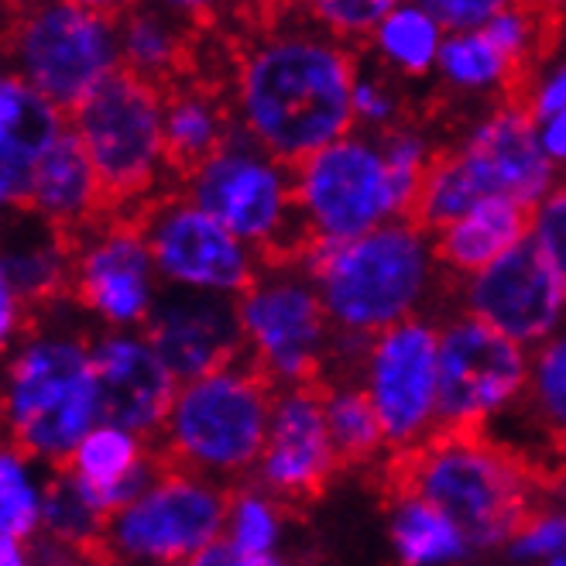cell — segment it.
Returning <instances> with one entry per match:
<instances>
[{
  "label": "cell",
  "mask_w": 566,
  "mask_h": 566,
  "mask_svg": "<svg viewBox=\"0 0 566 566\" xmlns=\"http://www.w3.org/2000/svg\"><path fill=\"white\" fill-rule=\"evenodd\" d=\"M388 539L398 566H450L474 553L440 509L409 491H391Z\"/></svg>",
  "instance_id": "cell-24"
},
{
  "label": "cell",
  "mask_w": 566,
  "mask_h": 566,
  "mask_svg": "<svg viewBox=\"0 0 566 566\" xmlns=\"http://www.w3.org/2000/svg\"><path fill=\"white\" fill-rule=\"evenodd\" d=\"M463 313L518 347H539L566 319V285L528 238L463 282Z\"/></svg>",
  "instance_id": "cell-15"
},
{
  "label": "cell",
  "mask_w": 566,
  "mask_h": 566,
  "mask_svg": "<svg viewBox=\"0 0 566 566\" xmlns=\"http://www.w3.org/2000/svg\"><path fill=\"white\" fill-rule=\"evenodd\" d=\"M96 381L99 426L124 429L130 437H155L165 429L179 395V381L165 368L145 333H111L90 347Z\"/></svg>",
  "instance_id": "cell-18"
},
{
  "label": "cell",
  "mask_w": 566,
  "mask_h": 566,
  "mask_svg": "<svg viewBox=\"0 0 566 566\" xmlns=\"http://www.w3.org/2000/svg\"><path fill=\"white\" fill-rule=\"evenodd\" d=\"M0 49L18 70V80L65 117L124 65L120 18L93 4L28 8L8 21Z\"/></svg>",
  "instance_id": "cell-7"
},
{
  "label": "cell",
  "mask_w": 566,
  "mask_h": 566,
  "mask_svg": "<svg viewBox=\"0 0 566 566\" xmlns=\"http://www.w3.org/2000/svg\"><path fill=\"white\" fill-rule=\"evenodd\" d=\"M145 340L179 385L223 371L248 357L238 298L213 292L172 289L158 295L145 323Z\"/></svg>",
  "instance_id": "cell-16"
},
{
  "label": "cell",
  "mask_w": 566,
  "mask_h": 566,
  "mask_svg": "<svg viewBox=\"0 0 566 566\" xmlns=\"http://www.w3.org/2000/svg\"><path fill=\"white\" fill-rule=\"evenodd\" d=\"M337 333L371 340L419 316L437 282L429 234L409 220H391L347 244L313 241L298 258Z\"/></svg>",
  "instance_id": "cell-3"
},
{
  "label": "cell",
  "mask_w": 566,
  "mask_h": 566,
  "mask_svg": "<svg viewBox=\"0 0 566 566\" xmlns=\"http://www.w3.org/2000/svg\"><path fill=\"white\" fill-rule=\"evenodd\" d=\"M357 62L310 18L279 24L244 45L234 73V114L244 135L289 169L347 138Z\"/></svg>",
  "instance_id": "cell-1"
},
{
  "label": "cell",
  "mask_w": 566,
  "mask_h": 566,
  "mask_svg": "<svg viewBox=\"0 0 566 566\" xmlns=\"http://www.w3.org/2000/svg\"><path fill=\"white\" fill-rule=\"evenodd\" d=\"M70 127L62 111H55L42 93L18 76H0V158L35 165Z\"/></svg>",
  "instance_id": "cell-25"
},
{
  "label": "cell",
  "mask_w": 566,
  "mask_h": 566,
  "mask_svg": "<svg viewBox=\"0 0 566 566\" xmlns=\"http://www.w3.org/2000/svg\"><path fill=\"white\" fill-rule=\"evenodd\" d=\"M282 532L285 512L272 494H264L261 488H244L230 494L223 539L234 549L248 556H275L282 546Z\"/></svg>",
  "instance_id": "cell-32"
},
{
  "label": "cell",
  "mask_w": 566,
  "mask_h": 566,
  "mask_svg": "<svg viewBox=\"0 0 566 566\" xmlns=\"http://www.w3.org/2000/svg\"><path fill=\"white\" fill-rule=\"evenodd\" d=\"M227 512L230 491L169 463L138 502L107 518L90 556L107 566H182L223 539Z\"/></svg>",
  "instance_id": "cell-9"
},
{
  "label": "cell",
  "mask_w": 566,
  "mask_h": 566,
  "mask_svg": "<svg viewBox=\"0 0 566 566\" xmlns=\"http://www.w3.org/2000/svg\"><path fill=\"white\" fill-rule=\"evenodd\" d=\"M0 419L14 450L70 468L99 426L90 350L73 337L28 340L0 381Z\"/></svg>",
  "instance_id": "cell-5"
},
{
  "label": "cell",
  "mask_w": 566,
  "mask_h": 566,
  "mask_svg": "<svg viewBox=\"0 0 566 566\" xmlns=\"http://www.w3.org/2000/svg\"><path fill=\"white\" fill-rule=\"evenodd\" d=\"M42 525H49L55 539L76 543L90 553L99 543V536H104L107 518L90 502L80 478L70 468H62V474L52 478L49 488L42 491Z\"/></svg>",
  "instance_id": "cell-31"
},
{
  "label": "cell",
  "mask_w": 566,
  "mask_h": 566,
  "mask_svg": "<svg viewBox=\"0 0 566 566\" xmlns=\"http://www.w3.org/2000/svg\"><path fill=\"white\" fill-rule=\"evenodd\" d=\"M86 148L107 210L142 199L165 165V90L120 70L65 117Z\"/></svg>",
  "instance_id": "cell-8"
},
{
  "label": "cell",
  "mask_w": 566,
  "mask_h": 566,
  "mask_svg": "<svg viewBox=\"0 0 566 566\" xmlns=\"http://www.w3.org/2000/svg\"><path fill=\"white\" fill-rule=\"evenodd\" d=\"M292 179L298 213L313 241L347 244L391 220H409V203L375 130H350L347 138L295 165Z\"/></svg>",
  "instance_id": "cell-10"
},
{
  "label": "cell",
  "mask_w": 566,
  "mask_h": 566,
  "mask_svg": "<svg viewBox=\"0 0 566 566\" xmlns=\"http://www.w3.org/2000/svg\"><path fill=\"white\" fill-rule=\"evenodd\" d=\"M155 272L189 292L241 298L261 275V258L186 196H169L135 220Z\"/></svg>",
  "instance_id": "cell-14"
},
{
  "label": "cell",
  "mask_w": 566,
  "mask_h": 566,
  "mask_svg": "<svg viewBox=\"0 0 566 566\" xmlns=\"http://www.w3.org/2000/svg\"><path fill=\"white\" fill-rule=\"evenodd\" d=\"M528 354L471 313L440 326V416L437 432H484L525 395Z\"/></svg>",
  "instance_id": "cell-12"
},
{
  "label": "cell",
  "mask_w": 566,
  "mask_h": 566,
  "mask_svg": "<svg viewBox=\"0 0 566 566\" xmlns=\"http://www.w3.org/2000/svg\"><path fill=\"white\" fill-rule=\"evenodd\" d=\"M443 28L422 4H395L371 35L375 52L406 76H426L440 59Z\"/></svg>",
  "instance_id": "cell-29"
},
{
  "label": "cell",
  "mask_w": 566,
  "mask_h": 566,
  "mask_svg": "<svg viewBox=\"0 0 566 566\" xmlns=\"http://www.w3.org/2000/svg\"><path fill=\"white\" fill-rule=\"evenodd\" d=\"M536 130H539V145H543L546 158L553 165H566V111L539 120Z\"/></svg>",
  "instance_id": "cell-42"
},
{
  "label": "cell",
  "mask_w": 566,
  "mask_h": 566,
  "mask_svg": "<svg viewBox=\"0 0 566 566\" xmlns=\"http://www.w3.org/2000/svg\"><path fill=\"white\" fill-rule=\"evenodd\" d=\"M528 241L546 254V261L566 285V182L553 186V192L532 210Z\"/></svg>",
  "instance_id": "cell-35"
},
{
  "label": "cell",
  "mask_w": 566,
  "mask_h": 566,
  "mask_svg": "<svg viewBox=\"0 0 566 566\" xmlns=\"http://www.w3.org/2000/svg\"><path fill=\"white\" fill-rule=\"evenodd\" d=\"M275 395L248 357L179 385L169 422L161 429V453L176 468L210 481L251 474L269 443Z\"/></svg>",
  "instance_id": "cell-4"
},
{
  "label": "cell",
  "mask_w": 566,
  "mask_h": 566,
  "mask_svg": "<svg viewBox=\"0 0 566 566\" xmlns=\"http://www.w3.org/2000/svg\"><path fill=\"white\" fill-rule=\"evenodd\" d=\"M546 566H566V553H563V556H556V559H549Z\"/></svg>",
  "instance_id": "cell-44"
},
{
  "label": "cell",
  "mask_w": 566,
  "mask_h": 566,
  "mask_svg": "<svg viewBox=\"0 0 566 566\" xmlns=\"http://www.w3.org/2000/svg\"><path fill=\"white\" fill-rule=\"evenodd\" d=\"M0 566H28V553L18 539H0Z\"/></svg>",
  "instance_id": "cell-43"
},
{
  "label": "cell",
  "mask_w": 566,
  "mask_h": 566,
  "mask_svg": "<svg viewBox=\"0 0 566 566\" xmlns=\"http://www.w3.org/2000/svg\"><path fill=\"white\" fill-rule=\"evenodd\" d=\"M457 155L484 199L505 196L525 210H536L556 186V165L546 158L536 120L525 114L518 99H509L478 120Z\"/></svg>",
  "instance_id": "cell-19"
},
{
  "label": "cell",
  "mask_w": 566,
  "mask_h": 566,
  "mask_svg": "<svg viewBox=\"0 0 566 566\" xmlns=\"http://www.w3.org/2000/svg\"><path fill=\"white\" fill-rule=\"evenodd\" d=\"M230 114L223 99L199 83H176L165 90V165L182 182L227 145Z\"/></svg>",
  "instance_id": "cell-23"
},
{
  "label": "cell",
  "mask_w": 566,
  "mask_h": 566,
  "mask_svg": "<svg viewBox=\"0 0 566 566\" xmlns=\"http://www.w3.org/2000/svg\"><path fill=\"white\" fill-rule=\"evenodd\" d=\"M357 385L381 419L385 443L409 453L437 437L440 416V326L412 316L368 340Z\"/></svg>",
  "instance_id": "cell-13"
},
{
  "label": "cell",
  "mask_w": 566,
  "mask_h": 566,
  "mask_svg": "<svg viewBox=\"0 0 566 566\" xmlns=\"http://www.w3.org/2000/svg\"><path fill=\"white\" fill-rule=\"evenodd\" d=\"M323 406H326L329 440H333V450H337L340 468L368 463L388 447L371 398L364 395V388L357 381L323 385Z\"/></svg>",
  "instance_id": "cell-28"
},
{
  "label": "cell",
  "mask_w": 566,
  "mask_h": 566,
  "mask_svg": "<svg viewBox=\"0 0 566 566\" xmlns=\"http://www.w3.org/2000/svg\"><path fill=\"white\" fill-rule=\"evenodd\" d=\"M398 114H402V104H398V96L381 80L357 76V86H354L357 124H368V127H375V135H381V130L398 127Z\"/></svg>",
  "instance_id": "cell-37"
},
{
  "label": "cell",
  "mask_w": 566,
  "mask_h": 566,
  "mask_svg": "<svg viewBox=\"0 0 566 566\" xmlns=\"http://www.w3.org/2000/svg\"><path fill=\"white\" fill-rule=\"evenodd\" d=\"M566 553V512H536L509 543L515 563H549Z\"/></svg>",
  "instance_id": "cell-36"
},
{
  "label": "cell",
  "mask_w": 566,
  "mask_h": 566,
  "mask_svg": "<svg viewBox=\"0 0 566 566\" xmlns=\"http://www.w3.org/2000/svg\"><path fill=\"white\" fill-rule=\"evenodd\" d=\"M189 566H285L282 553L275 556H248L241 549H234L227 539H217L210 549L199 553Z\"/></svg>",
  "instance_id": "cell-41"
},
{
  "label": "cell",
  "mask_w": 566,
  "mask_h": 566,
  "mask_svg": "<svg viewBox=\"0 0 566 566\" xmlns=\"http://www.w3.org/2000/svg\"><path fill=\"white\" fill-rule=\"evenodd\" d=\"M422 8L437 18V24L450 31V35L481 31L497 11H502V4H494V0H429Z\"/></svg>",
  "instance_id": "cell-38"
},
{
  "label": "cell",
  "mask_w": 566,
  "mask_h": 566,
  "mask_svg": "<svg viewBox=\"0 0 566 566\" xmlns=\"http://www.w3.org/2000/svg\"><path fill=\"white\" fill-rule=\"evenodd\" d=\"M238 316L248 360L275 391L319 385L337 329L298 264L261 261V275L238 298Z\"/></svg>",
  "instance_id": "cell-11"
},
{
  "label": "cell",
  "mask_w": 566,
  "mask_h": 566,
  "mask_svg": "<svg viewBox=\"0 0 566 566\" xmlns=\"http://www.w3.org/2000/svg\"><path fill=\"white\" fill-rule=\"evenodd\" d=\"M42 525V491L31 478L24 453L0 447V539L24 543Z\"/></svg>",
  "instance_id": "cell-33"
},
{
  "label": "cell",
  "mask_w": 566,
  "mask_h": 566,
  "mask_svg": "<svg viewBox=\"0 0 566 566\" xmlns=\"http://www.w3.org/2000/svg\"><path fill=\"white\" fill-rule=\"evenodd\" d=\"M340 471L329 440L323 385L285 388L275 395L269 443L254 468L258 488L275 502H313Z\"/></svg>",
  "instance_id": "cell-17"
},
{
  "label": "cell",
  "mask_w": 566,
  "mask_h": 566,
  "mask_svg": "<svg viewBox=\"0 0 566 566\" xmlns=\"http://www.w3.org/2000/svg\"><path fill=\"white\" fill-rule=\"evenodd\" d=\"M518 104L536 124L566 111V52L543 73V80L525 86V99H518Z\"/></svg>",
  "instance_id": "cell-39"
},
{
  "label": "cell",
  "mask_w": 566,
  "mask_h": 566,
  "mask_svg": "<svg viewBox=\"0 0 566 566\" xmlns=\"http://www.w3.org/2000/svg\"><path fill=\"white\" fill-rule=\"evenodd\" d=\"M189 39L182 24L161 11H130L120 18V59L124 70L138 73L158 90H172L182 76Z\"/></svg>",
  "instance_id": "cell-26"
},
{
  "label": "cell",
  "mask_w": 566,
  "mask_h": 566,
  "mask_svg": "<svg viewBox=\"0 0 566 566\" xmlns=\"http://www.w3.org/2000/svg\"><path fill=\"white\" fill-rule=\"evenodd\" d=\"M391 491H409L440 509L471 549L509 546L536 515V471L488 432H437L395 453Z\"/></svg>",
  "instance_id": "cell-2"
},
{
  "label": "cell",
  "mask_w": 566,
  "mask_h": 566,
  "mask_svg": "<svg viewBox=\"0 0 566 566\" xmlns=\"http://www.w3.org/2000/svg\"><path fill=\"white\" fill-rule=\"evenodd\" d=\"M525 419L539 432L553 457H566V326L528 360V385L522 402Z\"/></svg>",
  "instance_id": "cell-27"
},
{
  "label": "cell",
  "mask_w": 566,
  "mask_h": 566,
  "mask_svg": "<svg viewBox=\"0 0 566 566\" xmlns=\"http://www.w3.org/2000/svg\"><path fill=\"white\" fill-rule=\"evenodd\" d=\"M28 210L39 213L65 241L86 234L107 210L104 189H99V179L73 127H65L62 138L42 155Z\"/></svg>",
  "instance_id": "cell-21"
},
{
  "label": "cell",
  "mask_w": 566,
  "mask_h": 566,
  "mask_svg": "<svg viewBox=\"0 0 566 566\" xmlns=\"http://www.w3.org/2000/svg\"><path fill=\"white\" fill-rule=\"evenodd\" d=\"M437 70L450 90L460 93H488V90H509L522 86L515 65L497 52L484 31H468V35H447Z\"/></svg>",
  "instance_id": "cell-30"
},
{
  "label": "cell",
  "mask_w": 566,
  "mask_h": 566,
  "mask_svg": "<svg viewBox=\"0 0 566 566\" xmlns=\"http://www.w3.org/2000/svg\"><path fill=\"white\" fill-rule=\"evenodd\" d=\"M391 8L388 0H319L313 4V21L337 42L371 39Z\"/></svg>",
  "instance_id": "cell-34"
},
{
  "label": "cell",
  "mask_w": 566,
  "mask_h": 566,
  "mask_svg": "<svg viewBox=\"0 0 566 566\" xmlns=\"http://www.w3.org/2000/svg\"><path fill=\"white\" fill-rule=\"evenodd\" d=\"M563 502H566V491H563Z\"/></svg>",
  "instance_id": "cell-45"
},
{
  "label": "cell",
  "mask_w": 566,
  "mask_h": 566,
  "mask_svg": "<svg viewBox=\"0 0 566 566\" xmlns=\"http://www.w3.org/2000/svg\"><path fill=\"white\" fill-rule=\"evenodd\" d=\"M73 292L111 326L148 323L155 310V261L135 220L107 223L73 248Z\"/></svg>",
  "instance_id": "cell-20"
},
{
  "label": "cell",
  "mask_w": 566,
  "mask_h": 566,
  "mask_svg": "<svg viewBox=\"0 0 566 566\" xmlns=\"http://www.w3.org/2000/svg\"><path fill=\"white\" fill-rule=\"evenodd\" d=\"M21 310H24V298L11 285L4 264H0V357L8 354L11 340L18 337V329H21Z\"/></svg>",
  "instance_id": "cell-40"
},
{
  "label": "cell",
  "mask_w": 566,
  "mask_h": 566,
  "mask_svg": "<svg viewBox=\"0 0 566 566\" xmlns=\"http://www.w3.org/2000/svg\"><path fill=\"white\" fill-rule=\"evenodd\" d=\"M528 223H532V210L518 207L515 199L491 196L481 199L457 223L440 230L432 238V254H437V264L443 272L468 282L502 254L518 248L528 238Z\"/></svg>",
  "instance_id": "cell-22"
},
{
  "label": "cell",
  "mask_w": 566,
  "mask_h": 566,
  "mask_svg": "<svg viewBox=\"0 0 566 566\" xmlns=\"http://www.w3.org/2000/svg\"><path fill=\"white\" fill-rule=\"evenodd\" d=\"M186 199L227 227L261 261L298 264L313 244L295 203L292 169L254 145L241 127L227 145L186 179Z\"/></svg>",
  "instance_id": "cell-6"
}]
</instances>
